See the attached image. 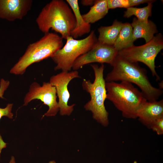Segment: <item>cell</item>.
Segmentation results:
<instances>
[{"instance_id":"cell-1","label":"cell","mask_w":163,"mask_h":163,"mask_svg":"<svg viewBox=\"0 0 163 163\" xmlns=\"http://www.w3.org/2000/svg\"><path fill=\"white\" fill-rule=\"evenodd\" d=\"M111 66L113 69L107 74L105 79L106 82L120 81L134 84L149 101L157 100L162 95L163 90L152 85L146 70L137 62H130L117 55Z\"/></svg>"},{"instance_id":"cell-2","label":"cell","mask_w":163,"mask_h":163,"mask_svg":"<svg viewBox=\"0 0 163 163\" xmlns=\"http://www.w3.org/2000/svg\"><path fill=\"white\" fill-rule=\"evenodd\" d=\"M39 30L46 34L50 29L66 39L71 36L76 25L74 15L70 7L63 0H53L42 9L36 20Z\"/></svg>"},{"instance_id":"cell-3","label":"cell","mask_w":163,"mask_h":163,"mask_svg":"<svg viewBox=\"0 0 163 163\" xmlns=\"http://www.w3.org/2000/svg\"><path fill=\"white\" fill-rule=\"evenodd\" d=\"M106 99L121 112L123 117L128 119L137 118V110L147 101L141 91L132 83L125 81L119 83L106 82Z\"/></svg>"},{"instance_id":"cell-4","label":"cell","mask_w":163,"mask_h":163,"mask_svg":"<svg viewBox=\"0 0 163 163\" xmlns=\"http://www.w3.org/2000/svg\"><path fill=\"white\" fill-rule=\"evenodd\" d=\"M63 39L56 33L44 34L39 40L28 46L23 55L10 70V73L22 75L31 64L51 58L63 46Z\"/></svg>"},{"instance_id":"cell-5","label":"cell","mask_w":163,"mask_h":163,"mask_svg":"<svg viewBox=\"0 0 163 163\" xmlns=\"http://www.w3.org/2000/svg\"><path fill=\"white\" fill-rule=\"evenodd\" d=\"M94 73V79L93 82L90 80L83 79V89L89 93L90 100L84 106L86 110L91 111L93 118L104 126L109 124L108 113L106 110L104 101L106 99V81L104 77V66L91 65Z\"/></svg>"},{"instance_id":"cell-6","label":"cell","mask_w":163,"mask_h":163,"mask_svg":"<svg viewBox=\"0 0 163 163\" xmlns=\"http://www.w3.org/2000/svg\"><path fill=\"white\" fill-rule=\"evenodd\" d=\"M66 40L65 45L51 57L56 64L55 71H70L76 59L89 51L97 42V38L92 30L85 38L77 40L70 36Z\"/></svg>"},{"instance_id":"cell-7","label":"cell","mask_w":163,"mask_h":163,"mask_svg":"<svg viewBox=\"0 0 163 163\" xmlns=\"http://www.w3.org/2000/svg\"><path fill=\"white\" fill-rule=\"evenodd\" d=\"M163 49V36L161 34L158 33L149 42L140 46L133 45L118 51L117 55L130 62L143 63L149 67L152 75L158 81L160 79L155 70V60Z\"/></svg>"},{"instance_id":"cell-8","label":"cell","mask_w":163,"mask_h":163,"mask_svg":"<svg viewBox=\"0 0 163 163\" xmlns=\"http://www.w3.org/2000/svg\"><path fill=\"white\" fill-rule=\"evenodd\" d=\"M55 87L49 82H44L42 85L34 82L30 85L29 91L25 95L24 106H27L32 101L37 99L47 106L49 109L43 116H54L59 111Z\"/></svg>"},{"instance_id":"cell-9","label":"cell","mask_w":163,"mask_h":163,"mask_svg":"<svg viewBox=\"0 0 163 163\" xmlns=\"http://www.w3.org/2000/svg\"><path fill=\"white\" fill-rule=\"evenodd\" d=\"M77 71H62L56 75L52 76L49 82L56 89V95L58 98L59 113L61 115L69 116L74 110L75 105H68L70 94L68 90V85L72 79L80 78Z\"/></svg>"},{"instance_id":"cell-10","label":"cell","mask_w":163,"mask_h":163,"mask_svg":"<svg viewBox=\"0 0 163 163\" xmlns=\"http://www.w3.org/2000/svg\"><path fill=\"white\" fill-rule=\"evenodd\" d=\"M118 51L113 46L99 43L98 41L88 52L81 56L74 62L72 69L76 70L88 64L98 62L112 64Z\"/></svg>"},{"instance_id":"cell-11","label":"cell","mask_w":163,"mask_h":163,"mask_svg":"<svg viewBox=\"0 0 163 163\" xmlns=\"http://www.w3.org/2000/svg\"><path fill=\"white\" fill-rule=\"evenodd\" d=\"M31 0H0V18L13 21L21 20L30 9Z\"/></svg>"},{"instance_id":"cell-12","label":"cell","mask_w":163,"mask_h":163,"mask_svg":"<svg viewBox=\"0 0 163 163\" xmlns=\"http://www.w3.org/2000/svg\"><path fill=\"white\" fill-rule=\"evenodd\" d=\"M136 117L143 124L150 129L155 121L163 117V100L145 101L137 110Z\"/></svg>"},{"instance_id":"cell-13","label":"cell","mask_w":163,"mask_h":163,"mask_svg":"<svg viewBox=\"0 0 163 163\" xmlns=\"http://www.w3.org/2000/svg\"><path fill=\"white\" fill-rule=\"evenodd\" d=\"M131 24L133 29L132 42L133 43L139 38H144L145 43H147L154 37V34L158 32L156 25L150 20L146 22H142L134 18Z\"/></svg>"},{"instance_id":"cell-14","label":"cell","mask_w":163,"mask_h":163,"mask_svg":"<svg viewBox=\"0 0 163 163\" xmlns=\"http://www.w3.org/2000/svg\"><path fill=\"white\" fill-rule=\"evenodd\" d=\"M69 5L74 15L76 25L71 32V36L74 39L88 34L91 32V24L86 22L81 14L78 0H66V1Z\"/></svg>"},{"instance_id":"cell-15","label":"cell","mask_w":163,"mask_h":163,"mask_svg":"<svg viewBox=\"0 0 163 163\" xmlns=\"http://www.w3.org/2000/svg\"><path fill=\"white\" fill-rule=\"evenodd\" d=\"M123 24L116 20L111 26L99 27L98 29L99 35L97 41L102 43L113 46Z\"/></svg>"},{"instance_id":"cell-16","label":"cell","mask_w":163,"mask_h":163,"mask_svg":"<svg viewBox=\"0 0 163 163\" xmlns=\"http://www.w3.org/2000/svg\"><path fill=\"white\" fill-rule=\"evenodd\" d=\"M108 10L107 0H94L89 11L82 16L86 22L91 24L103 18Z\"/></svg>"},{"instance_id":"cell-17","label":"cell","mask_w":163,"mask_h":163,"mask_svg":"<svg viewBox=\"0 0 163 163\" xmlns=\"http://www.w3.org/2000/svg\"><path fill=\"white\" fill-rule=\"evenodd\" d=\"M133 29L129 23H125L120 31L118 36L113 45L118 51L133 45L132 42Z\"/></svg>"},{"instance_id":"cell-18","label":"cell","mask_w":163,"mask_h":163,"mask_svg":"<svg viewBox=\"0 0 163 163\" xmlns=\"http://www.w3.org/2000/svg\"><path fill=\"white\" fill-rule=\"evenodd\" d=\"M10 84L8 80H5L3 78L1 79L0 82V98H4L3 97L5 91L7 89ZM13 104H8L5 108H0V120L4 116L10 119H12L13 116L11 112ZM7 143L3 140L0 134V154L2 149L6 147Z\"/></svg>"},{"instance_id":"cell-19","label":"cell","mask_w":163,"mask_h":163,"mask_svg":"<svg viewBox=\"0 0 163 163\" xmlns=\"http://www.w3.org/2000/svg\"><path fill=\"white\" fill-rule=\"evenodd\" d=\"M152 3H150L143 8L129 7L127 8L124 12L123 17L128 18L134 15L138 20L142 22H147L149 20V17L152 15Z\"/></svg>"},{"instance_id":"cell-20","label":"cell","mask_w":163,"mask_h":163,"mask_svg":"<svg viewBox=\"0 0 163 163\" xmlns=\"http://www.w3.org/2000/svg\"><path fill=\"white\" fill-rule=\"evenodd\" d=\"M108 9L130 7L129 0H107Z\"/></svg>"},{"instance_id":"cell-21","label":"cell","mask_w":163,"mask_h":163,"mask_svg":"<svg viewBox=\"0 0 163 163\" xmlns=\"http://www.w3.org/2000/svg\"><path fill=\"white\" fill-rule=\"evenodd\" d=\"M150 129L159 135L163 134V117L155 121L151 125Z\"/></svg>"},{"instance_id":"cell-22","label":"cell","mask_w":163,"mask_h":163,"mask_svg":"<svg viewBox=\"0 0 163 163\" xmlns=\"http://www.w3.org/2000/svg\"><path fill=\"white\" fill-rule=\"evenodd\" d=\"M130 7H133L135 6H137L141 4L145 3L147 4L154 2L155 0H129Z\"/></svg>"},{"instance_id":"cell-23","label":"cell","mask_w":163,"mask_h":163,"mask_svg":"<svg viewBox=\"0 0 163 163\" xmlns=\"http://www.w3.org/2000/svg\"><path fill=\"white\" fill-rule=\"evenodd\" d=\"M94 1V0H82L81 1V3L84 6H91L93 5Z\"/></svg>"},{"instance_id":"cell-24","label":"cell","mask_w":163,"mask_h":163,"mask_svg":"<svg viewBox=\"0 0 163 163\" xmlns=\"http://www.w3.org/2000/svg\"><path fill=\"white\" fill-rule=\"evenodd\" d=\"M9 163H15L14 158V157H11ZM48 163H56V162L54 160H52L49 161Z\"/></svg>"},{"instance_id":"cell-25","label":"cell","mask_w":163,"mask_h":163,"mask_svg":"<svg viewBox=\"0 0 163 163\" xmlns=\"http://www.w3.org/2000/svg\"><path fill=\"white\" fill-rule=\"evenodd\" d=\"M133 163H137V162L136 161H135Z\"/></svg>"}]
</instances>
